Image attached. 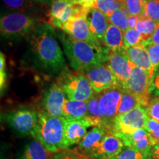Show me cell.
Masks as SVG:
<instances>
[{"label": "cell", "mask_w": 159, "mask_h": 159, "mask_svg": "<svg viewBox=\"0 0 159 159\" xmlns=\"http://www.w3.org/2000/svg\"><path fill=\"white\" fill-rule=\"evenodd\" d=\"M33 1L36 3L42 4V5H46L47 6H49V5L51 6L54 0H33Z\"/></svg>", "instance_id": "44"}, {"label": "cell", "mask_w": 159, "mask_h": 159, "mask_svg": "<svg viewBox=\"0 0 159 159\" xmlns=\"http://www.w3.org/2000/svg\"><path fill=\"white\" fill-rule=\"evenodd\" d=\"M93 127L87 119L65 121V141L66 146L69 148L75 144H78L88 132V128Z\"/></svg>", "instance_id": "17"}, {"label": "cell", "mask_w": 159, "mask_h": 159, "mask_svg": "<svg viewBox=\"0 0 159 159\" xmlns=\"http://www.w3.org/2000/svg\"><path fill=\"white\" fill-rule=\"evenodd\" d=\"M146 110L150 118L159 122V97L150 99V104L146 108Z\"/></svg>", "instance_id": "37"}, {"label": "cell", "mask_w": 159, "mask_h": 159, "mask_svg": "<svg viewBox=\"0 0 159 159\" xmlns=\"http://www.w3.org/2000/svg\"><path fill=\"white\" fill-rule=\"evenodd\" d=\"M139 105L140 104H139L138 99L134 95L124 91L122 94V100H121L120 105H119L118 110V115L125 114V113L128 112V111L136 108L137 105Z\"/></svg>", "instance_id": "31"}, {"label": "cell", "mask_w": 159, "mask_h": 159, "mask_svg": "<svg viewBox=\"0 0 159 159\" xmlns=\"http://www.w3.org/2000/svg\"><path fill=\"white\" fill-rule=\"evenodd\" d=\"M72 3L77 4V5H82L83 7H94L95 4L97 2V0H69Z\"/></svg>", "instance_id": "40"}, {"label": "cell", "mask_w": 159, "mask_h": 159, "mask_svg": "<svg viewBox=\"0 0 159 159\" xmlns=\"http://www.w3.org/2000/svg\"><path fill=\"white\" fill-rule=\"evenodd\" d=\"M65 121L63 117L49 116L39 112V122L31 135L49 152L55 153L67 148L65 141Z\"/></svg>", "instance_id": "3"}, {"label": "cell", "mask_w": 159, "mask_h": 159, "mask_svg": "<svg viewBox=\"0 0 159 159\" xmlns=\"http://www.w3.org/2000/svg\"><path fill=\"white\" fill-rule=\"evenodd\" d=\"M94 7L106 15L108 18L117 10L125 8L124 3L118 0H97Z\"/></svg>", "instance_id": "27"}, {"label": "cell", "mask_w": 159, "mask_h": 159, "mask_svg": "<svg viewBox=\"0 0 159 159\" xmlns=\"http://www.w3.org/2000/svg\"><path fill=\"white\" fill-rule=\"evenodd\" d=\"M53 154L49 152L41 142L34 139L26 145L20 159H52Z\"/></svg>", "instance_id": "24"}, {"label": "cell", "mask_w": 159, "mask_h": 159, "mask_svg": "<svg viewBox=\"0 0 159 159\" xmlns=\"http://www.w3.org/2000/svg\"><path fill=\"white\" fill-rule=\"evenodd\" d=\"M57 37L71 66L75 71L83 73L94 67L106 64L110 49L96 47L82 41H77L66 33H60Z\"/></svg>", "instance_id": "2"}, {"label": "cell", "mask_w": 159, "mask_h": 159, "mask_svg": "<svg viewBox=\"0 0 159 159\" xmlns=\"http://www.w3.org/2000/svg\"><path fill=\"white\" fill-rule=\"evenodd\" d=\"M5 57L2 52L0 53V85L1 90H2L6 83V75L5 72Z\"/></svg>", "instance_id": "38"}, {"label": "cell", "mask_w": 159, "mask_h": 159, "mask_svg": "<svg viewBox=\"0 0 159 159\" xmlns=\"http://www.w3.org/2000/svg\"><path fill=\"white\" fill-rule=\"evenodd\" d=\"M42 24L40 19L25 13L19 12L8 13L1 18V35L6 39L19 40L29 35Z\"/></svg>", "instance_id": "4"}, {"label": "cell", "mask_w": 159, "mask_h": 159, "mask_svg": "<svg viewBox=\"0 0 159 159\" xmlns=\"http://www.w3.org/2000/svg\"><path fill=\"white\" fill-rule=\"evenodd\" d=\"M145 47L148 49L151 63V71L149 78H150V82L152 90L154 77L155 75H156L157 69L159 67V45L148 44L145 46Z\"/></svg>", "instance_id": "28"}, {"label": "cell", "mask_w": 159, "mask_h": 159, "mask_svg": "<svg viewBox=\"0 0 159 159\" xmlns=\"http://www.w3.org/2000/svg\"><path fill=\"white\" fill-rule=\"evenodd\" d=\"M141 19H142V17L135 16H129V19H128L129 28H135L136 26L137 22H138Z\"/></svg>", "instance_id": "41"}, {"label": "cell", "mask_w": 159, "mask_h": 159, "mask_svg": "<svg viewBox=\"0 0 159 159\" xmlns=\"http://www.w3.org/2000/svg\"><path fill=\"white\" fill-rule=\"evenodd\" d=\"M57 84L62 89L66 98L71 100L89 101L96 94L88 78L77 71L73 73L63 69Z\"/></svg>", "instance_id": "5"}, {"label": "cell", "mask_w": 159, "mask_h": 159, "mask_svg": "<svg viewBox=\"0 0 159 159\" xmlns=\"http://www.w3.org/2000/svg\"><path fill=\"white\" fill-rule=\"evenodd\" d=\"M121 86L123 90L134 95L141 105L147 108L150 104L152 86L148 73L144 69L134 65L130 78Z\"/></svg>", "instance_id": "6"}, {"label": "cell", "mask_w": 159, "mask_h": 159, "mask_svg": "<svg viewBox=\"0 0 159 159\" xmlns=\"http://www.w3.org/2000/svg\"><path fill=\"white\" fill-rule=\"evenodd\" d=\"M118 1H119V2H123V3H124V2H125V0H118Z\"/></svg>", "instance_id": "45"}, {"label": "cell", "mask_w": 159, "mask_h": 159, "mask_svg": "<svg viewBox=\"0 0 159 159\" xmlns=\"http://www.w3.org/2000/svg\"><path fill=\"white\" fill-rule=\"evenodd\" d=\"M125 144L112 130H109L103 139L99 149V159H110L122 150Z\"/></svg>", "instance_id": "19"}, {"label": "cell", "mask_w": 159, "mask_h": 159, "mask_svg": "<svg viewBox=\"0 0 159 159\" xmlns=\"http://www.w3.org/2000/svg\"><path fill=\"white\" fill-rule=\"evenodd\" d=\"M62 30L69 36L77 41H85L96 47H102L90 30L87 15L71 17L63 25Z\"/></svg>", "instance_id": "12"}, {"label": "cell", "mask_w": 159, "mask_h": 159, "mask_svg": "<svg viewBox=\"0 0 159 159\" xmlns=\"http://www.w3.org/2000/svg\"><path fill=\"white\" fill-rule=\"evenodd\" d=\"M149 159H159V144H156L153 147Z\"/></svg>", "instance_id": "42"}, {"label": "cell", "mask_w": 159, "mask_h": 159, "mask_svg": "<svg viewBox=\"0 0 159 159\" xmlns=\"http://www.w3.org/2000/svg\"><path fill=\"white\" fill-rule=\"evenodd\" d=\"M106 65L112 71L119 83L122 85L130 78L134 64L125 54L124 48L117 51L110 50Z\"/></svg>", "instance_id": "15"}, {"label": "cell", "mask_w": 159, "mask_h": 159, "mask_svg": "<svg viewBox=\"0 0 159 159\" xmlns=\"http://www.w3.org/2000/svg\"><path fill=\"white\" fill-rule=\"evenodd\" d=\"M109 130L101 127H93L90 131L87 132L76 148L85 156L99 159V149L102 140Z\"/></svg>", "instance_id": "16"}, {"label": "cell", "mask_w": 159, "mask_h": 159, "mask_svg": "<svg viewBox=\"0 0 159 159\" xmlns=\"http://www.w3.org/2000/svg\"><path fill=\"white\" fill-rule=\"evenodd\" d=\"M158 25L159 24L148 18H142L137 22L135 29H136L143 35L145 42L152 36Z\"/></svg>", "instance_id": "26"}, {"label": "cell", "mask_w": 159, "mask_h": 159, "mask_svg": "<svg viewBox=\"0 0 159 159\" xmlns=\"http://www.w3.org/2000/svg\"><path fill=\"white\" fill-rule=\"evenodd\" d=\"M123 92L124 90L121 85H119L105 90L100 94H97L99 96L100 110L111 130L113 122L115 117L118 115Z\"/></svg>", "instance_id": "9"}, {"label": "cell", "mask_w": 159, "mask_h": 159, "mask_svg": "<svg viewBox=\"0 0 159 159\" xmlns=\"http://www.w3.org/2000/svg\"><path fill=\"white\" fill-rule=\"evenodd\" d=\"M89 9L72 3L69 0H54L51 5L49 24L54 27L62 29L69 19L87 15Z\"/></svg>", "instance_id": "7"}, {"label": "cell", "mask_w": 159, "mask_h": 159, "mask_svg": "<svg viewBox=\"0 0 159 159\" xmlns=\"http://www.w3.org/2000/svg\"><path fill=\"white\" fill-rule=\"evenodd\" d=\"M148 117L146 108L139 105L128 112L115 117L111 130L118 133H130L139 129H145Z\"/></svg>", "instance_id": "8"}, {"label": "cell", "mask_w": 159, "mask_h": 159, "mask_svg": "<svg viewBox=\"0 0 159 159\" xmlns=\"http://www.w3.org/2000/svg\"><path fill=\"white\" fill-rule=\"evenodd\" d=\"M146 0H125V9L130 16L144 18Z\"/></svg>", "instance_id": "30"}, {"label": "cell", "mask_w": 159, "mask_h": 159, "mask_svg": "<svg viewBox=\"0 0 159 159\" xmlns=\"http://www.w3.org/2000/svg\"><path fill=\"white\" fill-rule=\"evenodd\" d=\"M144 18L159 24V0H146Z\"/></svg>", "instance_id": "34"}, {"label": "cell", "mask_w": 159, "mask_h": 159, "mask_svg": "<svg viewBox=\"0 0 159 159\" xmlns=\"http://www.w3.org/2000/svg\"><path fill=\"white\" fill-rule=\"evenodd\" d=\"M125 52L135 66L140 67L148 73L151 71V63L148 49L142 43L130 47H125Z\"/></svg>", "instance_id": "20"}, {"label": "cell", "mask_w": 159, "mask_h": 159, "mask_svg": "<svg viewBox=\"0 0 159 159\" xmlns=\"http://www.w3.org/2000/svg\"><path fill=\"white\" fill-rule=\"evenodd\" d=\"M88 113L87 101L66 99L63 109V117L68 120L85 119Z\"/></svg>", "instance_id": "21"}, {"label": "cell", "mask_w": 159, "mask_h": 159, "mask_svg": "<svg viewBox=\"0 0 159 159\" xmlns=\"http://www.w3.org/2000/svg\"><path fill=\"white\" fill-rule=\"evenodd\" d=\"M102 45L111 51L121 50L125 48L124 32L116 26L110 24L103 39Z\"/></svg>", "instance_id": "22"}, {"label": "cell", "mask_w": 159, "mask_h": 159, "mask_svg": "<svg viewBox=\"0 0 159 159\" xmlns=\"http://www.w3.org/2000/svg\"><path fill=\"white\" fill-rule=\"evenodd\" d=\"M52 159H95L85 156L77 148H66L53 154Z\"/></svg>", "instance_id": "32"}, {"label": "cell", "mask_w": 159, "mask_h": 159, "mask_svg": "<svg viewBox=\"0 0 159 159\" xmlns=\"http://www.w3.org/2000/svg\"><path fill=\"white\" fill-rule=\"evenodd\" d=\"M7 121L19 134H31L39 122V113L30 108H20L8 114Z\"/></svg>", "instance_id": "10"}, {"label": "cell", "mask_w": 159, "mask_h": 159, "mask_svg": "<svg viewBox=\"0 0 159 159\" xmlns=\"http://www.w3.org/2000/svg\"><path fill=\"white\" fill-rule=\"evenodd\" d=\"M87 103H88V113L85 119L90 121L93 127H101L111 130L100 110L98 94H96L94 97H91L89 101H87Z\"/></svg>", "instance_id": "23"}, {"label": "cell", "mask_w": 159, "mask_h": 159, "mask_svg": "<svg viewBox=\"0 0 159 159\" xmlns=\"http://www.w3.org/2000/svg\"><path fill=\"white\" fill-rule=\"evenodd\" d=\"M145 129L153 139L156 144H159V122L148 117Z\"/></svg>", "instance_id": "36"}, {"label": "cell", "mask_w": 159, "mask_h": 159, "mask_svg": "<svg viewBox=\"0 0 159 159\" xmlns=\"http://www.w3.org/2000/svg\"><path fill=\"white\" fill-rule=\"evenodd\" d=\"M66 96L57 83L52 85L43 95L41 108L42 111L49 116L63 117V109Z\"/></svg>", "instance_id": "14"}, {"label": "cell", "mask_w": 159, "mask_h": 159, "mask_svg": "<svg viewBox=\"0 0 159 159\" xmlns=\"http://www.w3.org/2000/svg\"><path fill=\"white\" fill-rule=\"evenodd\" d=\"M152 89H154L155 92L156 94L159 95V71L156 74L153 80V85H152Z\"/></svg>", "instance_id": "43"}, {"label": "cell", "mask_w": 159, "mask_h": 159, "mask_svg": "<svg viewBox=\"0 0 159 159\" xmlns=\"http://www.w3.org/2000/svg\"><path fill=\"white\" fill-rule=\"evenodd\" d=\"M144 42L143 35L135 28H129L124 32V43L125 47H130Z\"/></svg>", "instance_id": "33"}, {"label": "cell", "mask_w": 159, "mask_h": 159, "mask_svg": "<svg viewBox=\"0 0 159 159\" xmlns=\"http://www.w3.org/2000/svg\"><path fill=\"white\" fill-rule=\"evenodd\" d=\"M87 21L91 32L102 46L105 32L111 24L108 16L98 9L91 7L87 14Z\"/></svg>", "instance_id": "18"}, {"label": "cell", "mask_w": 159, "mask_h": 159, "mask_svg": "<svg viewBox=\"0 0 159 159\" xmlns=\"http://www.w3.org/2000/svg\"><path fill=\"white\" fill-rule=\"evenodd\" d=\"M110 159H147L142 152L131 147L125 146L116 156Z\"/></svg>", "instance_id": "35"}, {"label": "cell", "mask_w": 159, "mask_h": 159, "mask_svg": "<svg viewBox=\"0 0 159 159\" xmlns=\"http://www.w3.org/2000/svg\"><path fill=\"white\" fill-rule=\"evenodd\" d=\"M128 13L125 8L117 10L114 13H113L108 17L109 21L111 24L116 26L119 29H121L123 32H125L129 29L128 26Z\"/></svg>", "instance_id": "29"}, {"label": "cell", "mask_w": 159, "mask_h": 159, "mask_svg": "<svg viewBox=\"0 0 159 159\" xmlns=\"http://www.w3.org/2000/svg\"><path fill=\"white\" fill-rule=\"evenodd\" d=\"M114 133L122 139L125 146L136 149L142 152L147 159L150 158L156 143L146 129H139L130 133Z\"/></svg>", "instance_id": "13"}, {"label": "cell", "mask_w": 159, "mask_h": 159, "mask_svg": "<svg viewBox=\"0 0 159 159\" xmlns=\"http://www.w3.org/2000/svg\"><path fill=\"white\" fill-rule=\"evenodd\" d=\"M144 46L148 45V44H156V45H159V25L156 30V31L154 32L153 34L152 35L150 39H149L148 41H145L142 43Z\"/></svg>", "instance_id": "39"}, {"label": "cell", "mask_w": 159, "mask_h": 159, "mask_svg": "<svg viewBox=\"0 0 159 159\" xmlns=\"http://www.w3.org/2000/svg\"><path fill=\"white\" fill-rule=\"evenodd\" d=\"M29 47L37 64L52 74L61 72L65 68L63 57L53 26L42 24L28 35Z\"/></svg>", "instance_id": "1"}, {"label": "cell", "mask_w": 159, "mask_h": 159, "mask_svg": "<svg viewBox=\"0 0 159 159\" xmlns=\"http://www.w3.org/2000/svg\"><path fill=\"white\" fill-rule=\"evenodd\" d=\"M96 94H100L105 90L120 85L114 73L106 64L94 67L83 73Z\"/></svg>", "instance_id": "11"}, {"label": "cell", "mask_w": 159, "mask_h": 159, "mask_svg": "<svg viewBox=\"0 0 159 159\" xmlns=\"http://www.w3.org/2000/svg\"><path fill=\"white\" fill-rule=\"evenodd\" d=\"M3 2L7 8L20 13L33 11L36 7V2L33 0H3Z\"/></svg>", "instance_id": "25"}]
</instances>
